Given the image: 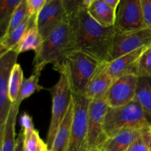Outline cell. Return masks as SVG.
I'll return each instance as SVG.
<instances>
[{
    "mask_svg": "<svg viewBox=\"0 0 151 151\" xmlns=\"http://www.w3.org/2000/svg\"><path fill=\"white\" fill-rule=\"evenodd\" d=\"M74 34L75 50L84 52L101 63L111 61V53L116 33L114 27L100 25L82 6L68 12Z\"/></svg>",
    "mask_w": 151,
    "mask_h": 151,
    "instance_id": "cell-1",
    "label": "cell"
},
{
    "mask_svg": "<svg viewBox=\"0 0 151 151\" xmlns=\"http://www.w3.org/2000/svg\"><path fill=\"white\" fill-rule=\"evenodd\" d=\"M75 50L74 34L69 17L43 41L33 60L34 71L41 72L47 64L56 71L69 53Z\"/></svg>",
    "mask_w": 151,
    "mask_h": 151,
    "instance_id": "cell-2",
    "label": "cell"
},
{
    "mask_svg": "<svg viewBox=\"0 0 151 151\" xmlns=\"http://www.w3.org/2000/svg\"><path fill=\"white\" fill-rule=\"evenodd\" d=\"M151 127V116L136 100L118 108H109L105 117L104 131L108 138L128 129Z\"/></svg>",
    "mask_w": 151,
    "mask_h": 151,
    "instance_id": "cell-3",
    "label": "cell"
},
{
    "mask_svg": "<svg viewBox=\"0 0 151 151\" xmlns=\"http://www.w3.org/2000/svg\"><path fill=\"white\" fill-rule=\"evenodd\" d=\"M93 56L74 50L66 56L58 72L64 70L69 78L73 94H84L88 82L101 65Z\"/></svg>",
    "mask_w": 151,
    "mask_h": 151,
    "instance_id": "cell-4",
    "label": "cell"
},
{
    "mask_svg": "<svg viewBox=\"0 0 151 151\" xmlns=\"http://www.w3.org/2000/svg\"><path fill=\"white\" fill-rule=\"evenodd\" d=\"M59 73L60 78L57 83L52 88H47L52 96V115L47 137L49 150L52 148L58 131L67 114L73 99V93L66 72L62 69Z\"/></svg>",
    "mask_w": 151,
    "mask_h": 151,
    "instance_id": "cell-5",
    "label": "cell"
},
{
    "mask_svg": "<svg viewBox=\"0 0 151 151\" xmlns=\"http://www.w3.org/2000/svg\"><path fill=\"white\" fill-rule=\"evenodd\" d=\"M74 115L67 151H89L88 111L90 100L84 94H73Z\"/></svg>",
    "mask_w": 151,
    "mask_h": 151,
    "instance_id": "cell-6",
    "label": "cell"
},
{
    "mask_svg": "<svg viewBox=\"0 0 151 151\" xmlns=\"http://www.w3.org/2000/svg\"><path fill=\"white\" fill-rule=\"evenodd\" d=\"M19 55L14 49L0 55V136L3 134L6 120L13 105L9 97V82L12 70L17 63Z\"/></svg>",
    "mask_w": 151,
    "mask_h": 151,
    "instance_id": "cell-7",
    "label": "cell"
},
{
    "mask_svg": "<svg viewBox=\"0 0 151 151\" xmlns=\"http://www.w3.org/2000/svg\"><path fill=\"white\" fill-rule=\"evenodd\" d=\"M109 106L106 97L90 100L88 111V143L89 151L103 145L108 139L104 131L105 117Z\"/></svg>",
    "mask_w": 151,
    "mask_h": 151,
    "instance_id": "cell-8",
    "label": "cell"
},
{
    "mask_svg": "<svg viewBox=\"0 0 151 151\" xmlns=\"http://www.w3.org/2000/svg\"><path fill=\"white\" fill-rule=\"evenodd\" d=\"M151 46V29L116 32L111 53V61L143 47Z\"/></svg>",
    "mask_w": 151,
    "mask_h": 151,
    "instance_id": "cell-9",
    "label": "cell"
},
{
    "mask_svg": "<svg viewBox=\"0 0 151 151\" xmlns=\"http://www.w3.org/2000/svg\"><path fill=\"white\" fill-rule=\"evenodd\" d=\"M114 27L116 32H125L146 28L141 0H120L116 12Z\"/></svg>",
    "mask_w": 151,
    "mask_h": 151,
    "instance_id": "cell-10",
    "label": "cell"
},
{
    "mask_svg": "<svg viewBox=\"0 0 151 151\" xmlns=\"http://www.w3.org/2000/svg\"><path fill=\"white\" fill-rule=\"evenodd\" d=\"M67 18L63 0H47L35 18V24L42 37L46 39Z\"/></svg>",
    "mask_w": 151,
    "mask_h": 151,
    "instance_id": "cell-11",
    "label": "cell"
},
{
    "mask_svg": "<svg viewBox=\"0 0 151 151\" xmlns=\"http://www.w3.org/2000/svg\"><path fill=\"white\" fill-rule=\"evenodd\" d=\"M139 76L135 74L124 75L115 80L105 96L109 107H121L134 101Z\"/></svg>",
    "mask_w": 151,
    "mask_h": 151,
    "instance_id": "cell-12",
    "label": "cell"
},
{
    "mask_svg": "<svg viewBox=\"0 0 151 151\" xmlns=\"http://www.w3.org/2000/svg\"><path fill=\"white\" fill-rule=\"evenodd\" d=\"M114 81L109 71L108 63H102L88 82L85 95L90 100L102 98L107 94Z\"/></svg>",
    "mask_w": 151,
    "mask_h": 151,
    "instance_id": "cell-13",
    "label": "cell"
},
{
    "mask_svg": "<svg viewBox=\"0 0 151 151\" xmlns=\"http://www.w3.org/2000/svg\"><path fill=\"white\" fill-rule=\"evenodd\" d=\"M146 47H143L109 62V71L112 78L115 81L117 78L129 74L138 75L139 61Z\"/></svg>",
    "mask_w": 151,
    "mask_h": 151,
    "instance_id": "cell-14",
    "label": "cell"
},
{
    "mask_svg": "<svg viewBox=\"0 0 151 151\" xmlns=\"http://www.w3.org/2000/svg\"><path fill=\"white\" fill-rule=\"evenodd\" d=\"M143 129H128L119 131L108 138L104 144L97 148L102 151H127L132 143L141 134Z\"/></svg>",
    "mask_w": 151,
    "mask_h": 151,
    "instance_id": "cell-15",
    "label": "cell"
},
{
    "mask_svg": "<svg viewBox=\"0 0 151 151\" xmlns=\"http://www.w3.org/2000/svg\"><path fill=\"white\" fill-rule=\"evenodd\" d=\"M20 103L16 101L10 108L9 115L6 120L3 134L0 136L1 139V151H14L16 139L15 138V127L19 113Z\"/></svg>",
    "mask_w": 151,
    "mask_h": 151,
    "instance_id": "cell-16",
    "label": "cell"
},
{
    "mask_svg": "<svg viewBox=\"0 0 151 151\" xmlns=\"http://www.w3.org/2000/svg\"><path fill=\"white\" fill-rule=\"evenodd\" d=\"M88 14L94 21L104 27H114L116 22V12L104 0H94L87 9Z\"/></svg>",
    "mask_w": 151,
    "mask_h": 151,
    "instance_id": "cell-17",
    "label": "cell"
},
{
    "mask_svg": "<svg viewBox=\"0 0 151 151\" xmlns=\"http://www.w3.org/2000/svg\"><path fill=\"white\" fill-rule=\"evenodd\" d=\"M74 115V100L72 99L67 114L60 125L50 151H67L70 139Z\"/></svg>",
    "mask_w": 151,
    "mask_h": 151,
    "instance_id": "cell-18",
    "label": "cell"
},
{
    "mask_svg": "<svg viewBox=\"0 0 151 151\" xmlns=\"http://www.w3.org/2000/svg\"><path fill=\"white\" fill-rule=\"evenodd\" d=\"M36 16H27L24 22L8 35L1 37L0 41V55L14 48L22 40L24 34L32 23L35 22Z\"/></svg>",
    "mask_w": 151,
    "mask_h": 151,
    "instance_id": "cell-19",
    "label": "cell"
},
{
    "mask_svg": "<svg viewBox=\"0 0 151 151\" xmlns=\"http://www.w3.org/2000/svg\"><path fill=\"white\" fill-rule=\"evenodd\" d=\"M43 41L44 40L38 31L35 22H34L27 29L20 42L13 49L19 54L29 50H34L36 53L39 50Z\"/></svg>",
    "mask_w": 151,
    "mask_h": 151,
    "instance_id": "cell-20",
    "label": "cell"
},
{
    "mask_svg": "<svg viewBox=\"0 0 151 151\" xmlns=\"http://www.w3.org/2000/svg\"><path fill=\"white\" fill-rule=\"evenodd\" d=\"M134 100L139 103L145 111L151 116V77H139Z\"/></svg>",
    "mask_w": 151,
    "mask_h": 151,
    "instance_id": "cell-21",
    "label": "cell"
},
{
    "mask_svg": "<svg viewBox=\"0 0 151 151\" xmlns=\"http://www.w3.org/2000/svg\"><path fill=\"white\" fill-rule=\"evenodd\" d=\"M22 0H1L0 1V32L1 37L5 34L11 18Z\"/></svg>",
    "mask_w": 151,
    "mask_h": 151,
    "instance_id": "cell-22",
    "label": "cell"
},
{
    "mask_svg": "<svg viewBox=\"0 0 151 151\" xmlns=\"http://www.w3.org/2000/svg\"><path fill=\"white\" fill-rule=\"evenodd\" d=\"M41 73V72L33 70V72L30 75V77L24 79L20 91H19L17 100H16L18 103L21 104V103L24 99H27V97H30L35 91H40L41 89L44 88L38 84Z\"/></svg>",
    "mask_w": 151,
    "mask_h": 151,
    "instance_id": "cell-23",
    "label": "cell"
},
{
    "mask_svg": "<svg viewBox=\"0 0 151 151\" xmlns=\"http://www.w3.org/2000/svg\"><path fill=\"white\" fill-rule=\"evenodd\" d=\"M24 79L23 70L20 64L16 63L12 70L9 82V97L13 103L17 100Z\"/></svg>",
    "mask_w": 151,
    "mask_h": 151,
    "instance_id": "cell-24",
    "label": "cell"
},
{
    "mask_svg": "<svg viewBox=\"0 0 151 151\" xmlns=\"http://www.w3.org/2000/svg\"><path fill=\"white\" fill-rule=\"evenodd\" d=\"M24 148L27 151H49L47 143L41 139L38 131L35 129L31 132H24Z\"/></svg>",
    "mask_w": 151,
    "mask_h": 151,
    "instance_id": "cell-25",
    "label": "cell"
},
{
    "mask_svg": "<svg viewBox=\"0 0 151 151\" xmlns=\"http://www.w3.org/2000/svg\"><path fill=\"white\" fill-rule=\"evenodd\" d=\"M27 0H22L19 5L15 10L13 16L11 18L10 24L8 25L5 34L4 35H8L10 32H13L16 28H17L22 22H24L26 17L27 16ZM3 35V36H4Z\"/></svg>",
    "mask_w": 151,
    "mask_h": 151,
    "instance_id": "cell-26",
    "label": "cell"
},
{
    "mask_svg": "<svg viewBox=\"0 0 151 151\" xmlns=\"http://www.w3.org/2000/svg\"><path fill=\"white\" fill-rule=\"evenodd\" d=\"M151 135V127L142 130L138 138L132 143L127 151H149V141Z\"/></svg>",
    "mask_w": 151,
    "mask_h": 151,
    "instance_id": "cell-27",
    "label": "cell"
},
{
    "mask_svg": "<svg viewBox=\"0 0 151 151\" xmlns=\"http://www.w3.org/2000/svg\"><path fill=\"white\" fill-rule=\"evenodd\" d=\"M138 76L151 77V46L147 47L139 58Z\"/></svg>",
    "mask_w": 151,
    "mask_h": 151,
    "instance_id": "cell-28",
    "label": "cell"
},
{
    "mask_svg": "<svg viewBox=\"0 0 151 151\" xmlns=\"http://www.w3.org/2000/svg\"><path fill=\"white\" fill-rule=\"evenodd\" d=\"M47 1V0H27L28 16H37Z\"/></svg>",
    "mask_w": 151,
    "mask_h": 151,
    "instance_id": "cell-29",
    "label": "cell"
},
{
    "mask_svg": "<svg viewBox=\"0 0 151 151\" xmlns=\"http://www.w3.org/2000/svg\"><path fill=\"white\" fill-rule=\"evenodd\" d=\"M141 5L145 24L151 29V0H141Z\"/></svg>",
    "mask_w": 151,
    "mask_h": 151,
    "instance_id": "cell-30",
    "label": "cell"
},
{
    "mask_svg": "<svg viewBox=\"0 0 151 151\" xmlns=\"http://www.w3.org/2000/svg\"><path fill=\"white\" fill-rule=\"evenodd\" d=\"M20 123L22 125V129L23 130L24 132H31L35 130L32 117L27 114H24L22 115L21 117Z\"/></svg>",
    "mask_w": 151,
    "mask_h": 151,
    "instance_id": "cell-31",
    "label": "cell"
},
{
    "mask_svg": "<svg viewBox=\"0 0 151 151\" xmlns=\"http://www.w3.org/2000/svg\"><path fill=\"white\" fill-rule=\"evenodd\" d=\"M24 134L23 130L19 132L18 138L16 139V146L14 151H24Z\"/></svg>",
    "mask_w": 151,
    "mask_h": 151,
    "instance_id": "cell-32",
    "label": "cell"
},
{
    "mask_svg": "<svg viewBox=\"0 0 151 151\" xmlns=\"http://www.w3.org/2000/svg\"><path fill=\"white\" fill-rule=\"evenodd\" d=\"M104 1L106 4H109L111 8H113L115 10H117V7L119 6V2H120V0H104Z\"/></svg>",
    "mask_w": 151,
    "mask_h": 151,
    "instance_id": "cell-33",
    "label": "cell"
},
{
    "mask_svg": "<svg viewBox=\"0 0 151 151\" xmlns=\"http://www.w3.org/2000/svg\"><path fill=\"white\" fill-rule=\"evenodd\" d=\"M149 151H151V135H150V141H149Z\"/></svg>",
    "mask_w": 151,
    "mask_h": 151,
    "instance_id": "cell-34",
    "label": "cell"
},
{
    "mask_svg": "<svg viewBox=\"0 0 151 151\" xmlns=\"http://www.w3.org/2000/svg\"><path fill=\"white\" fill-rule=\"evenodd\" d=\"M24 151H27V150H26V149H25V148H24Z\"/></svg>",
    "mask_w": 151,
    "mask_h": 151,
    "instance_id": "cell-35",
    "label": "cell"
},
{
    "mask_svg": "<svg viewBox=\"0 0 151 151\" xmlns=\"http://www.w3.org/2000/svg\"><path fill=\"white\" fill-rule=\"evenodd\" d=\"M49 151H50V150H49Z\"/></svg>",
    "mask_w": 151,
    "mask_h": 151,
    "instance_id": "cell-36",
    "label": "cell"
}]
</instances>
